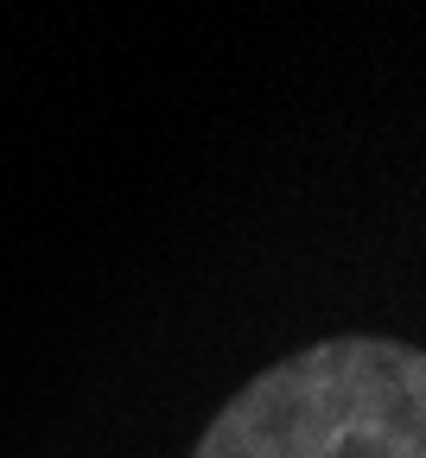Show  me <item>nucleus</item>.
Instances as JSON below:
<instances>
[{
	"instance_id": "obj_1",
	"label": "nucleus",
	"mask_w": 426,
	"mask_h": 458,
	"mask_svg": "<svg viewBox=\"0 0 426 458\" xmlns=\"http://www.w3.org/2000/svg\"><path fill=\"white\" fill-rule=\"evenodd\" d=\"M192 458H426V351L325 337L261 369Z\"/></svg>"
}]
</instances>
